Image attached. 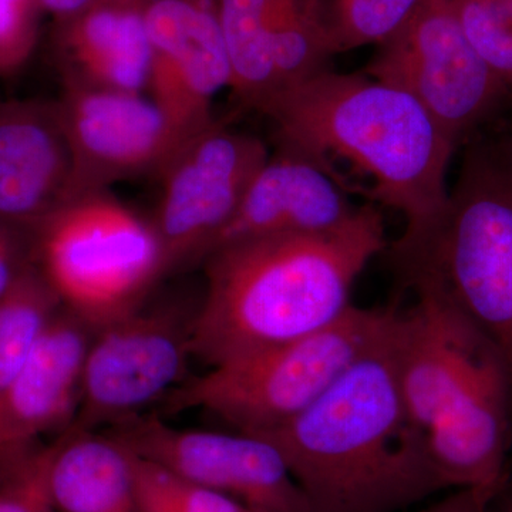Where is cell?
<instances>
[{
  "instance_id": "6da1fadb",
  "label": "cell",
  "mask_w": 512,
  "mask_h": 512,
  "mask_svg": "<svg viewBox=\"0 0 512 512\" xmlns=\"http://www.w3.org/2000/svg\"><path fill=\"white\" fill-rule=\"evenodd\" d=\"M375 205L332 231L247 239L204 259L207 291L191 350L208 367L311 336L352 308L356 279L386 251Z\"/></svg>"
},
{
  "instance_id": "7a4b0ae2",
  "label": "cell",
  "mask_w": 512,
  "mask_h": 512,
  "mask_svg": "<svg viewBox=\"0 0 512 512\" xmlns=\"http://www.w3.org/2000/svg\"><path fill=\"white\" fill-rule=\"evenodd\" d=\"M397 311L318 402L284 426L254 434L278 448L312 512H399L447 490L400 393Z\"/></svg>"
},
{
  "instance_id": "3957f363",
  "label": "cell",
  "mask_w": 512,
  "mask_h": 512,
  "mask_svg": "<svg viewBox=\"0 0 512 512\" xmlns=\"http://www.w3.org/2000/svg\"><path fill=\"white\" fill-rule=\"evenodd\" d=\"M261 113L275 124L281 147L325 168L328 158H339L367 175L369 197L403 215V237L420 234L443 211L456 143L399 87L328 67L278 94Z\"/></svg>"
},
{
  "instance_id": "277c9868",
  "label": "cell",
  "mask_w": 512,
  "mask_h": 512,
  "mask_svg": "<svg viewBox=\"0 0 512 512\" xmlns=\"http://www.w3.org/2000/svg\"><path fill=\"white\" fill-rule=\"evenodd\" d=\"M404 286H433L491 346L512 393V156L468 146L437 220L386 248Z\"/></svg>"
},
{
  "instance_id": "5b68a950",
  "label": "cell",
  "mask_w": 512,
  "mask_h": 512,
  "mask_svg": "<svg viewBox=\"0 0 512 512\" xmlns=\"http://www.w3.org/2000/svg\"><path fill=\"white\" fill-rule=\"evenodd\" d=\"M394 309L353 305L311 336L208 367L165 397V413L204 410L248 434L278 429L328 392L382 335Z\"/></svg>"
},
{
  "instance_id": "8992f818",
  "label": "cell",
  "mask_w": 512,
  "mask_h": 512,
  "mask_svg": "<svg viewBox=\"0 0 512 512\" xmlns=\"http://www.w3.org/2000/svg\"><path fill=\"white\" fill-rule=\"evenodd\" d=\"M30 241L36 268L64 308L96 329L144 305L167 275L151 221L107 191L70 202Z\"/></svg>"
},
{
  "instance_id": "52a82bcc",
  "label": "cell",
  "mask_w": 512,
  "mask_h": 512,
  "mask_svg": "<svg viewBox=\"0 0 512 512\" xmlns=\"http://www.w3.org/2000/svg\"><path fill=\"white\" fill-rule=\"evenodd\" d=\"M363 73L413 96L457 147L511 103L458 25L451 0H423Z\"/></svg>"
},
{
  "instance_id": "ba28073f",
  "label": "cell",
  "mask_w": 512,
  "mask_h": 512,
  "mask_svg": "<svg viewBox=\"0 0 512 512\" xmlns=\"http://www.w3.org/2000/svg\"><path fill=\"white\" fill-rule=\"evenodd\" d=\"M261 138L214 121L185 138L158 173L156 217L165 272L202 262L268 160Z\"/></svg>"
},
{
  "instance_id": "9c48e42d",
  "label": "cell",
  "mask_w": 512,
  "mask_h": 512,
  "mask_svg": "<svg viewBox=\"0 0 512 512\" xmlns=\"http://www.w3.org/2000/svg\"><path fill=\"white\" fill-rule=\"evenodd\" d=\"M192 319L174 309L141 305L96 329L70 430H109L164 402L187 380Z\"/></svg>"
},
{
  "instance_id": "30bf717a",
  "label": "cell",
  "mask_w": 512,
  "mask_h": 512,
  "mask_svg": "<svg viewBox=\"0 0 512 512\" xmlns=\"http://www.w3.org/2000/svg\"><path fill=\"white\" fill-rule=\"evenodd\" d=\"M104 431L130 453L228 495L251 512H312L284 457L262 437L177 429L147 413Z\"/></svg>"
},
{
  "instance_id": "8fae6325",
  "label": "cell",
  "mask_w": 512,
  "mask_h": 512,
  "mask_svg": "<svg viewBox=\"0 0 512 512\" xmlns=\"http://www.w3.org/2000/svg\"><path fill=\"white\" fill-rule=\"evenodd\" d=\"M73 158V201L109 185L160 173L185 140L143 93L64 83L57 101Z\"/></svg>"
},
{
  "instance_id": "7c38bea8",
  "label": "cell",
  "mask_w": 512,
  "mask_h": 512,
  "mask_svg": "<svg viewBox=\"0 0 512 512\" xmlns=\"http://www.w3.org/2000/svg\"><path fill=\"white\" fill-rule=\"evenodd\" d=\"M150 99L184 138L211 126L212 101L231 89L232 66L217 0H150Z\"/></svg>"
},
{
  "instance_id": "4fadbf2b",
  "label": "cell",
  "mask_w": 512,
  "mask_h": 512,
  "mask_svg": "<svg viewBox=\"0 0 512 512\" xmlns=\"http://www.w3.org/2000/svg\"><path fill=\"white\" fill-rule=\"evenodd\" d=\"M409 288L416 303L394 319V366L407 413L426 434L474 373L498 356L436 288Z\"/></svg>"
},
{
  "instance_id": "5bb4252c",
  "label": "cell",
  "mask_w": 512,
  "mask_h": 512,
  "mask_svg": "<svg viewBox=\"0 0 512 512\" xmlns=\"http://www.w3.org/2000/svg\"><path fill=\"white\" fill-rule=\"evenodd\" d=\"M96 328L60 308L28 363L0 400V473L72 427L82 396L84 362Z\"/></svg>"
},
{
  "instance_id": "9a60e30c",
  "label": "cell",
  "mask_w": 512,
  "mask_h": 512,
  "mask_svg": "<svg viewBox=\"0 0 512 512\" xmlns=\"http://www.w3.org/2000/svg\"><path fill=\"white\" fill-rule=\"evenodd\" d=\"M72 201L73 158L59 103H0V224L30 237Z\"/></svg>"
},
{
  "instance_id": "2e32d148",
  "label": "cell",
  "mask_w": 512,
  "mask_h": 512,
  "mask_svg": "<svg viewBox=\"0 0 512 512\" xmlns=\"http://www.w3.org/2000/svg\"><path fill=\"white\" fill-rule=\"evenodd\" d=\"M357 208L328 168L282 147L252 178L208 255L247 239L332 231L348 222Z\"/></svg>"
},
{
  "instance_id": "e0dca14e",
  "label": "cell",
  "mask_w": 512,
  "mask_h": 512,
  "mask_svg": "<svg viewBox=\"0 0 512 512\" xmlns=\"http://www.w3.org/2000/svg\"><path fill=\"white\" fill-rule=\"evenodd\" d=\"M55 50L64 83L143 93L151 64L146 2L96 0L56 23Z\"/></svg>"
},
{
  "instance_id": "ac0fdd59",
  "label": "cell",
  "mask_w": 512,
  "mask_h": 512,
  "mask_svg": "<svg viewBox=\"0 0 512 512\" xmlns=\"http://www.w3.org/2000/svg\"><path fill=\"white\" fill-rule=\"evenodd\" d=\"M49 488L57 512H140L130 453L106 431L57 437Z\"/></svg>"
},
{
  "instance_id": "d6986e66",
  "label": "cell",
  "mask_w": 512,
  "mask_h": 512,
  "mask_svg": "<svg viewBox=\"0 0 512 512\" xmlns=\"http://www.w3.org/2000/svg\"><path fill=\"white\" fill-rule=\"evenodd\" d=\"M303 0H217L218 19L232 66L231 90L244 106L264 109L272 96L275 36Z\"/></svg>"
},
{
  "instance_id": "ffe728a7",
  "label": "cell",
  "mask_w": 512,
  "mask_h": 512,
  "mask_svg": "<svg viewBox=\"0 0 512 512\" xmlns=\"http://www.w3.org/2000/svg\"><path fill=\"white\" fill-rule=\"evenodd\" d=\"M62 306L36 265L0 299V400Z\"/></svg>"
},
{
  "instance_id": "44dd1931",
  "label": "cell",
  "mask_w": 512,
  "mask_h": 512,
  "mask_svg": "<svg viewBox=\"0 0 512 512\" xmlns=\"http://www.w3.org/2000/svg\"><path fill=\"white\" fill-rule=\"evenodd\" d=\"M330 56L389 40L423 0H305Z\"/></svg>"
},
{
  "instance_id": "7402d4cb",
  "label": "cell",
  "mask_w": 512,
  "mask_h": 512,
  "mask_svg": "<svg viewBox=\"0 0 512 512\" xmlns=\"http://www.w3.org/2000/svg\"><path fill=\"white\" fill-rule=\"evenodd\" d=\"M130 457L140 512H251L228 495L192 483L136 454Z\"/></svg>"
},
{
  "instance_id": "603a6c76",
  "label": "cell",
  "mask_w": 512,
  "mask_h": 512,
  "mask_svg": "<svg viewBox=\"0 0 512 512\" xmlns=\"http://www.w3.org/2000/svg\"><path fill=\"white\" fill-rule=\"evenodd\" d=\"M461 30L512 103V0H451Z\"/></svg>"
},
{
  "instance_id": "cb8c5ba5",
  "label": "cell",
  "mask_w": 512,
  "mask_h": 512,
  "mask_svg": "<svg viewBox=\"0 0 512 512\" xmlns=\"http://www.w3.org/2000/svg\"><path fill=\"white\" fill-rule=\"evenodd\" d=\"M56 439L0 473V512H57L49 488Z\"/></svg>"
},
{
  "instance_id": "d4e9b609",
  "label": "cell",
  "mask_w": 512,
  "mask_h": 512,
  "mask_svg": "<svg viewBox=\"0 0 512 512\" xmlns=\"http://www.w3.org/2000/svg\"><path fill=\"white\" fill-rule=\"evenodd\" d=\"M39 0H0V74L25 66L39 39Z\"/></svg>"
},
{
  "instance_id": "484cf974",
  "label": "cell",
  "mask_w": 512,
  "mask_h": 512,
  "mask_svg": "<svg viewBox=\"0 0 512 512\" xmlns=\"http://www.w3.org/2000/svg\"><path fill=\"white\" fill-rule=\"evenodd\" d=\"M35 265L29 235L0 224V299Z\"/></svg>"
},
{
  "instance_id": "4316f807",
  "label": "cell",
  "mask_w": 512,
  "mask_h": 512,
  "mask_svg": "<svg viewBox=\"0 0 512 512\" xmlns=\"http://www.w3.org/2000/svg\"><path fill=\"white\" fill-rule=\"evenodd\" d=\"M488 508L490 507L474 491L456 490V493L421 512H487Z\"/></svg>"
},
{
  "instance_id": "83f0119b",
  "label": "cell",
  "mask_w": 512,
  "mask_h": 512,
  "mask_svg": "<svg viewBox=\"0 0 512 512\" xmlns=\"http://www.w3.org/2000/svg\"><path fill=\"white\" fill-rule=\"evenodd\" d=\"M94 2L96 0H39L43 13L52 16L56 23L73 18Z\"/></svg>"
},
{
  "instance_id": "f1b7e54d",
  "label": "cell",
  "mask_w": 512,
  "mask_h": 512,
  "mask_svg": "<svg viewBox=\"0 0 512 512\" xmlns=\"http://www.w3.org/2000/svg\"><path fill=\"white\" fill-rule=\"evenodd\" d=\"M503 143L504 146L507 147V150L510 151V154L512 156V128L510 133H508V136L504 138Z\"/></svg>"
},
{
  "instance_id": "f546056e",
  "label": "cell",
  "mask_w": 512,
  "mask_h": 512,
  "mask_svg": "<svg viewBox=\"0 0 512 512\" xmlns=\"http://www.w3.org/2000/svg\"><path fill=\"white\" fill-rule=\"evenodd\" d=\"M141 2H150V0H141Z\"/></svg>"
}]
</instances>
